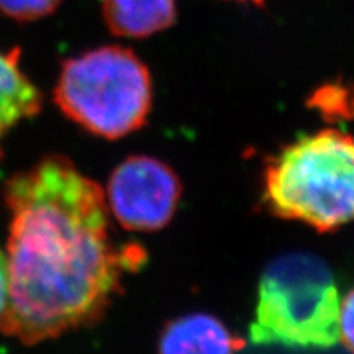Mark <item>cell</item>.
Segmentation results:
<instances>
[{
    "mask_svg": "<svg viewBox=\"0 0 354 354\" xmlns=\"http://www.w3.org/2000/svg\"><path fill=\"white\" fill-rule=\"evenodd\" d=\"M339 339L354 354V289L344 295L339 307Z\"/></svg>",
    "mask_w": 354,
    "mask_h": 354,
    "instance_id": "obj_10",
    "label": "cell"
},
{
    "mask_svg": "<svg viewBox=\"0 0 354 354\" xmlns=\"http://www.w3.org/2000/svg\"><path fill=\"white\" fill-rule=\"evenodd\" d=\"M240 2H254V3H258V6H263L264 0H240Z\"/></svg>",
    "mask_w": 354,
    "mask_h": 354,
    "instance_id": "obj_12",
    "label": "cell"
},
{
    "mask_svg": "<svg viewBox=\"0 0 354 354\" xmlns=\"http://www.w3.org/2000/svg\"><path fill=\"white\" fill-rule=\"evenodd\" d=\"M55 102L84 130L118 140L140 130L148 120L151 76L128 48H97L63 64Z\"/></svg>",
    "mask_w": 354,
    "mask_h": 354,
    "instance_id": "obj_4",
    "label": "cell"
},
{
    "mask_svg": "<svg viewBox=\"0 0 354 354\" xmlns=\"http://www.w3.org/2000/svg\"><path fill=\"white\" fill-rule=\"evenodd\" d=\"M41 92L20 69V50H0V159L3 143L13 128L39 113Z\"/></svg>",
    "mask_w": 354,
    "mask_h": 354,
    "instance_id": "obj_7",
    "label": "cell"
},
{
    "mask_svg": "<svg viewBox=\"0 0 354 354\" xmlns=\"http://www.w3.org/2000/svg\"><path fill=\"white\" fill-rule=\"evenodd\" d=\"M63 0H0V12L13 20L30 21L50 15Z\"/></svg>",
    "mask_w": 354,
    "mask_h": 354,
    "instance_id": "obj_9",
    "label": "cell"
},
{
    "mask_svg": "<svg viewBox=\"0 0 354 354\" xmlns=\"http://www.w3.org/2000/svg\"><path fill=\"white\" fill-rule=\"evenodd\" d=\"M263 202L322 233L353 223L354 136L326 128L284 146L266 165Z\"/></svg>",
    "mask_w": 354,
    "mask_h": 354,
    "instance_id": "obj_2",
    "label": "cell"
},
{
    "mask_svg": "<svg viewBox=\"0 0 354 354\" xmlns=\"http://www.w3.org/2000/svg\"><path fill=\"white\" fill-rule=\"evenodd\" d=\"M183 196V184L166 162L130 156L110 176L105 192L109 212L130 232H158L169 225Z\"/></svg>",
    "mask_w": 354,
    "mask_h": 354,
    "instance_id": "obj_5",
    "label": "cell"
},
{
    "mask_svg": "<svg viewBox=\"0 0 354 354\" xmlns=\"http://www.w3.org/2000/svg\"><path fill=\"white\" fill-rule=\"evenodd\" d=\"M338 287L330 266L310 253H287L264 269L251 338L256 343L330 348L339 342Z\"/></svg>",
    "mask_w": 354,
    "mask_h": 354,
    "instance_id": "obj_3",
    "label": "cell"
},
{
    "mask_svg": "<svg viewBox=\"0 0 354 354\" xmlns=\"http://www.w3.org/2000/svg\"><path fill=\"white\" fill-rule=\"evenodd\" d=\"M110 32L143 38L169 28L176 21L174 0H102Z\"/></svg>",
    "mask_w": 354,
    "mask_h": 354,
    "instance_id": "obj_8",
    "label": "cell"
},
{
    "mask_svg": "<svg viewBox=\"0 0 354 354\" xmlns=\"http://www.w3.org/2000/svg\"><path fill=\"white\" fill-rule=\"evenodd\" d=\"M8 297V272L6 253L0 250V315L3 313Z\"/></svg>",
    "mask_w": 354,
    "mask_h": 354,
    "instance_id": "obj_11",
    "label": "cell"
},
{
    "mask_svg": "<svg viewBox=\"0 0 354 354\" xmlns=\"http://www.w3.org/2000/svg\"><path fill=\"white\" fill-rule=\"evenodd\" d=\"M8 297L0 333L24 344L94 325L122 290L141 246H118L105 192L69 158L48 156L7 180Z\"/></svg>",
    "mask_w": 354,
    "mask_h": 354,
    "instance_id": "obj_1",
    "label": "cell"
},
{
    "mask_svg": "<svg viewBox=\"0 0 354 354\" xmlns=\"http://www.w3.org/2000/svg\"><path fill=\"white\" fill-rule=\"evenodd\" d=\"M243 344L223 322L198 312L167 323L159 335L158 354H236Z\"/></svg>",
    "mask_w": 354,
    "mask_h": 354,
    "instance_id": "obj_6",
    "label": "cell"
}]
</instances>
